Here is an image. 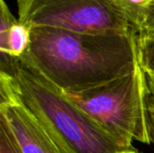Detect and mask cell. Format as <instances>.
<instances>
[{"instance_id": "4fadbf2b", "label": "cell", "mask_w": 154, "mask_h": 153, "mask_svg": "<svg viewBox=\"0 0 154 153\" xmlns=\"http://www.w3.org/2000/svg\"><path fill=\"white\" fill-rule=\"evenodd\" d=\"M152 5H154V0H153V1H152Z\"/></svg>"}, {"instance_id": "ba28073f", "label": "cell", "mask_w": 154, "mask_h": 153, "mask_svg": "<svg viewBox=\"0 0 154 153\" xmlns=\"http://www.w3.org/2000/svg\"><path fill=\"white\" fill-rule=\"evenodd\" d=\"M125 8L126 14L130 20L132 28L134 29L135 23L141 15L148 9L153 0H119Z\"/></svg>"}, {"instance_id": "8992f818", "label": "cell", "mask_w": 154, "mask_h": 153, "mask_svg": "<svg viewBox=\"0 0 154 153\" xmlns=\"http://www.w3.org/2000/svg\"><path fill=\"white\" fill-rule=\"evenodd\" d=\"M31 29L11 13L5 0H0V73L8 74L17 58L28 50Z\"/></svg>"}, {"instance_id": "9c48e42d", "label": "cell", "mask_w": 154, "mask_h": 153, "mask_svg": "<svg viewBox=\"0 0 154 153\" xmlns=\"http://www.w3.org/2000/svg\"><path fill=\"white\" fill-rule=\"evenodd\" d=\"M0 153H20L6 124L0 118Z\"/></svg>"}, {"instance_id": "30bf717a", "label": "cell", "mask_w": 154, "mask_h": 153, "mask_svg": "<svg viewBox=\"0 0 154 153\" xmlns=\"http://www.w3.org/2000/svg\"><path fill=\"white\" fill-rule=\"evenodd\" d=\"M147 121L151 142L154 144V113L147 109Z\"/></svg>"}, {"instance_id": "8fae6325", "label": "cell", "mask_w": 154, "mask_h": 153, "mask_svg": "<svg viewBox=\"0 0 154 153\" xmlns=\"http://www.w3.org/2000/svg\"><path fill=\"white\" fill-rule=\"evenodd\" d=\"M145 73H146V72H145ZM146 78H147V79H148L151 83H152V84L154 85V76L151 75V74L146 73ZM148 110H149V111H151V112H153L154 113V97L152 99L151 103H150V104H149V106H148Z\"/></svg>"}, {"instance_id": "277c9868", "label": "cell", "mask_w": 154, "mask_h": 153, "mask_svg": "<svg viewBox=\"0 0 154 153\" xmlns=\"http://www.w3.org/2000/svg\"><path fill=\"white\" fill-rule=\"evenodd\" d=\"M18 20L27 27L83 33L133 31L119 0H17Z\"/></svg>"}, {"instance_id": "7c38bea8", "label": "cell", "mask_w": 154, "mask_h": 153, "mask_svg": "<svg viewBox=\"0 0 154 153\" xmlns=\"http://www.w3.org/2000/svg\"><path fill=\"white\" fill-rule=\"evenodd\" d=\"M149 38H154V32L152 33H151L150 35L146 36V37H143V38H139V39H149Z\"/></svg>"}, {"instance_id": "3957f363", "label": "cell", "mask_w": 154, "mask_h": 153, "mask_svg": "<svg viewBox=\"0 0 154 153\" xmlns=\"http://www.w3.org/2000/svg\"><path fill=\"white\" fill-rule=\"evenodd\" d=\"M61 93L120 144L134 147V141L152 143L147 121L148 85L140 63L128 74L102 86Z\"/></svg>"}, {"instance_id": "52a82bcc", "label": "cell", "mask_w": 154, "mask_h": 153, "mask_svg": "<svg viewBox=\"0 0 154 153\" xmlns=\"http://www.w3.org/2000/svg\"><path fill=\"white\" fill-rule=\"evenodd\" d=\"M138 60L143 70L154 76V38L139 39L136 37Z\"/></svg>"}, {"instance_id": "7a4b0ae2", "label": "cell", "mask_w": 154, "mask_h": 153, "mask_svg": "<svg viewBox=\"0 0 154 153\" xmlns=\"http://www.w3.org/2000/svg\"><path fill=\"white\" fill-rule=\"evenodd\" d=\"M0 91L23 105L63 153L138 152L135 147L120 144L22 57L10 73H0Z\"/></svg>"}, {"instance_id": "5bb4252c", "label": "cell", "mask_w": 154, "mask_h": 153, "mask_svg": "<svg viewBox=\"0 0 154 153\" xmlns=\"http://www.w3.org/2000/svg\"><path fill=\"white\" fill-rule=\"evenodd\" d=\"M137 153H142V152H139V151H138V152H137Z\"/></svg>"}, {"instance_id": "6da1fadb", "label": "cell", "mask_w": 154, "mask_h": 153, "mask_svg": "<svg viewBox=\"0 0 154 153\" xmlns=\"http://www.w3.org/2000/svg\"><path fill=\"white\" fill-rule=\"evenodd\" d=\"M61 92H82L131 72L139 63L135 32L83 33L31 28L22 56Z\"/></svg>"}, {"instance_id": "5b68a950", "label": "cell", "mask_w": 154, "mask_h": 153, "mask_svg": "<svg viewBox=\"0 0 154 153\" xmlns=\"http://www.w3.org/2000/svg\"><path fill=\"white\" fill-rule=\"evenodd\" d=\"M0 118L20 153H63L40 121L12 95L0 91Z\"/></svg>"}]
</instances>
